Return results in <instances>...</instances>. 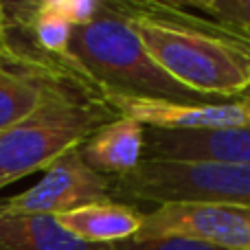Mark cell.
<instances>
[{
	"label": "cell",
	"mask_w": 250,
	"mask_h": 250,
	"mask_svg": "<svg viewBox=\"0 0 250 250\" xmlns=\"http://www.w3.org/2000/svg\"><path fill=\"white\" fill-rule=\"evenodd\" d=\"M9 31V40L0 44V132L33 117L51 101L97 92L60 60L42 55L22 33Z\"/></svg>",
	"instance_id": "5"
},
{
	"label": "cell",
	"mask_w": 250,
	"mask_h": 250,
	"mask_svg": "<svg viewBox=\"0 0 250 250\" xmlns=\"http://www.w3.org/2000/svg\"><path fill=\"white\" fill-rule=\"evenodd\" d=\"M104 99L117 110L119 117L163 132H208L250 125V99L213 104H180L121 95H105Z\"/></svg>",
	"instance_id": "8"
},
{
	"label": "cell",
	"mask_w": 250,
	"mask_h": 250,
	"mask_svg": "<svg viewBox=\"0 0 250 250\" xmlns=\"http://www.w3.org/2000/svg\"><path fill=\"white\" fill-rule=\"evenodd\" d=\"M79 151L95 171L110 178L125 176L145 160V127L132 119L119 117L97 129Z\"/></svg>",
	"instance_id": "10"
},
{
	"label": "cell",
	"mask_w": 250,
	"mask_h": 250,
	"mask_svg": "<svg viewBox=\"0 0 250 250\" xmlns=\"http://www.w3.org/2000/svg\"><path fill=\"white\" fill-rule=\"evenodd\" d=\"M180 237L220 250H250V208L217 202H169L145 213L134 239Z\"/></svg>",
	"instance_id": "6"
},
{
	"label": "cell",
	"mask_w": 250,
	"mask_h": 250,
	"mask_svg": "<svg viewBox=\"0 0 250 250\" xmlns=\"http://www.w3.org/2000/svg\"><path fill=\"white\" fill-rule=\"evenodd\" d=\"M62 64L104 97L121 95L180 104L222 101L185 88L156 64L129 24L123 0H108L90 24L75 26Z\"/></svg>",
	"instance_id": "1"
},
{
	"label": "cell",
	"mask_w": 250,
	"mask_h": 250,
	"mask_svg": "<svg viewBox=\"0 0 250 250\" xmlns=\"http://www.w3.org/2000/svg\"><path fill=\"white\" fill-rule=\"evenodd\" d=\"M127 20L154 62L178 83L222 101L242 99L250 70L220 40L176 20L160 0L125 2Z\"/></svg>",
	"instance_id": "2"
},
{
	"label": "cell",
	"mask_w": 250,
	"mask_h": 250,
	"mask_svg": "<svg viewBox=\"0 0 250 250\" xmlns=\"http://www.w3.org/2000/svg\"><path fill=\"white\" fill-rule=\"evenodd\" d=\"M178 4L187 11L250 33V0H180Z\"/></svg>",
	"instance_id": "14"
},
{
	"label": "cell",
	"mask_w": 250,
	"mask_h": 250,
	"mask_svg": "<svg viewBox=\"0 0 250 250\" xmlns=\"http://www.w3.org/2000/svg\"><path fill=\"white\" fill-rule=\"evenodd\" d=\"M101 0H42L38 2V9L46 16L60 18L68 22L70 26L90 24L101 11Z\"/></svg>",
	"instance_id": "15"
},
{
	"label": "cell",
	"mask_w": 250,
	"mask_h": 250,
	"mask_svg": "<svg viewBox=\"0 0 250 250\" xmlns=\"http://www.w3.org/2000/svg\"><path fill=\"white\" fill-rule=\"evenodd\" d=\"M0 250H112L75 237L55 215L13 213L0 208Z\"/></svg>",
	"instance_id": "12"
},
{
	"label": "cell",
	"mask_w": 250,
	"mask_h": 250,
	"mask_svg": "<svg viewBox=\"0 0 250 250\" xmlns=\"http://www.w3.org/2000/svg\"><path fill=\"white\" fill-rule=\"evenodd\" d=\"M55 217L66 230H70L82 242L108 246V244H121L136 237L143 226L145 211H141L136 204L105 200L68 213H60Z\"/></svg>",
	"instance_id": "11"
},
{
	"label": "cell",
	"mask_w": 250,
	"mask_h": 250,
	"mask_svg": "<svg viewBox=\"0 0 250 250\" xmlns=\"http://www.w3.org/2000/svg\"><path fill=\"white\" fill-rule=\"evenodd\" d=\"M145 158L229 160L250 165V125L208 132H163L145 127Z\"/></svg>",
	"instance_id": "9"
},
{
	"label": "cell",
	"mask_w": 250,
	"mask_h": 250,
	"mask_svg": "<svg viewBox=\"0 0 250 250\" xmlns=\"http://www.w3.org/2000/svg\"><path fill=\"white\" fill-rule=\"evenodd\" d=\"M112 250H220L200 242L180 237H163V239H127L121 244H112Z\"/></svg>",
	"instance_id": "16"
},
{
	"label": "cell",
	"mask_w": 250,
	"mask_h": 250,
	"mask_svg": "<svg viewBox=\"0 0 250 250\" xmlns=\"http://www.w3.org/2000/svg\"><path fill=\"white\" fill-rule=\"evenodd\" d=\"M112 200L125 204L217 202L250 208V165L229 160L145 158L134 171L112 178Z\"/></svg>",
	"instance_id": "4"
},
{
	"label": "cell",
	"mask_w": 250,
	"mask_h": 250,
	"mask_svg": "<svg viewBox=\"0 0 250 250\" xmlns=\"http://www.w3.org/2000/svg\"><path fill=\"white\" fill-rule=\"evenodd\" d=\"M79 147H73L55 158L51 167L44 169L42 180L24 193L0 200V208L13 213L60 215L88 204L112 200V178L95 171L82 158Z\"/></svg>",
	"instance_id": "7"
},
{
	"label": "cell",
	"mask_w": 250,
	"mask_h": 250,
	"mask_svg": "<svg viewBox=\"0 0 250 250\" xmlns=\"http://www.w3.org/2000/svg\"><path fill=\"white\" fill-rule=\"evenodd\" d=\"M119 112L99 92H77L51 101L33 117L0 132V189L46 169L64 151L79 147Z\"/></svg>",
	"instance_id": "3"
},
{
	"label": "cell",
	"mask_w": 250,
	"mask_h": 250,
	"mask_svg": "<svg viewBox=\"0 0 250 250\" xmlns=\"http://www.w3.org/2000/svg\"><path fill=\"white\" fill-rule=\"evenodd\" d=\"M11 35L9 31V20H7V11H4V4L0 2V44H4Z\"/></svg>",
	"instance_id": "17"
},
{
	"label": "cell",
	"mask_w": 250,
	"mask_h": 250,
	"mask_svg": "<svg viewBox=\"0 0 250 250\" xmlns=\"http://www.w3.org/2000/svg\"><path fill=\"white\" fill-rule=\"evenodd\" d=\"M160 2H163V7L167 9L176 20L185 22V24L193 26V29L202 31V33L220 40V42L226 44L229 48H233L237 55H242V60L246 62V66L250 70V33L235 29V26L222 24V22H215V20H211V18H204V16H200V13L187 11V9H182L178 2H169V0H160ZM242 99H250V83H248V88H246Z\"/></svg>",
	"instance_id": "13"
}]
</instances>
